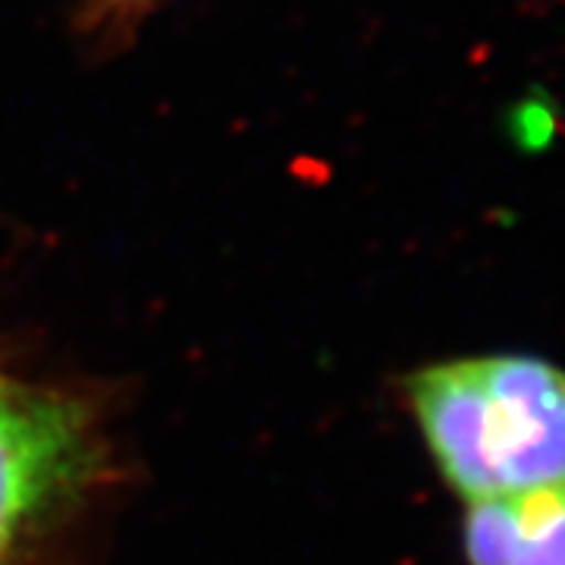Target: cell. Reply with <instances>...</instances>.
Instances as JSON below:
<instances>
[{"mask_svg":"<svg viewBox=\"0 0 565 565\" xmlns=\"http://www.w3.org/2000/svg\"><path fill=\"white\" fill-rule=\"evenodd\" d=\"M88 459L76 405L0 384V556L35 515L79 484Z\"/></svg>","mask_w":565,"mask_h":565,"instance_id":"obj_2","label":"cell"},{"mask_svg":"<svg viewBox=\"0 0 565 565\" xmlns=\"http://www.w3.org/2000/svg\"><path fill=\"white\" fill-rule=\"evenodd\" d=\"M444 478L468 503L565 484V367L481 355L424 367L408 384Z\"/></svg>","mask_w":565,"mask_h":565,"instance_id":"obj_1","label":"cell"},{"mask_svg":"<svg viewBox=\"0 0 565 565\" xmlns=\"http://www.w3.org/2000/svg\"><path fill=\"white\" fill-rule=\"evenodd\" d=\"M468 565H565V484L468 505Z\"/></svg>","mask_w":565,"mask_h":565,"instance_id":"obj_3","label":"cell"}]
</instances>
